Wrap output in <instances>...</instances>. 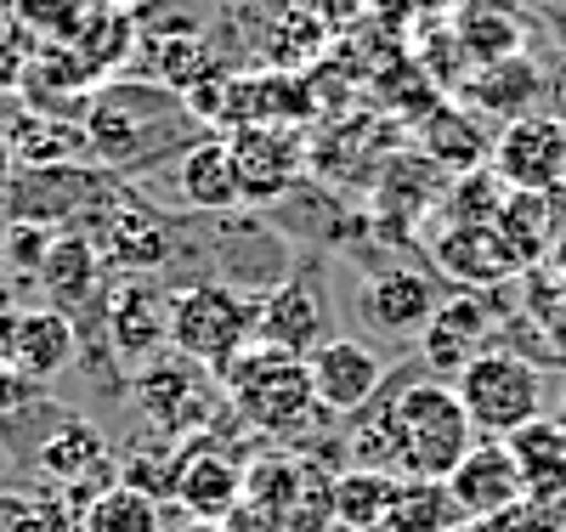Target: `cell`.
<instances>
[{"instance_id":"cell-4","label":"cell","mask_w":566,"mask_h":532,"mask_svg":"<svg viewBox=\"0 0 566 532\" xmlns=\"http://www.w3.org/2000/svg\"><path fill=\"white\" fill-rule=\"evenodd\" d=\"M244 346H255V295L227 283H181L170 289V352L210 368L216 379Z\"/></svg>"},{"instance_id":"cell-31","label":"cell","mask_w":566,"mask_h":532,"mask_svg":"<svg viewBox=\"0 0 566 532\" xmlns=\"http://www.w3.org/2000/svg\"><path fill=\"white\" fill-rule=\"evenodd\" d=\"M80 532H165V504L114 481V488H103L80 510Z\"/></svg>"},{"instance_id":"cell-1","label":"cell","mask_w":566,"mask_h":532,"mask_svg":"<svg viewBox=\"0 0 566 532\" xmlns=\"http://www.w3.org/2000/svg\"><path fill=\"white\" fill-rule=\"evenodd\" d=\"M80 131L91 142V165L125 176H142L154 165H176L199 136H210L176 91L154 85V80H108L85 96L80 108Z\"/></svg>"},{"instance_id":"cell-12","label":"cell","mask_w":566,"mask_h":532,"mask_svg":"<svg viewBox=\"0 0 566 532\" xmlns=\"http://www.w3.org/2000/svg\"><path fill=\"white\" fill-rule=\"evenodd\" d=\"M323 341H328L323 272H290V278H277L272 289H261V295H255V346L306 357Z\"/></svg>"},{"instance_id":"cell-16","label":"cell","mask_w":566,"mask_h":532,"mask_svg":"<svg viewBox=\"0 0 566 532\" xmlns=\"http://www.w3.org/2000/svg\"><path fill=\"white\" fill-rule=\"evenodd\" d=\"M437 301H442V283L419 267H386L357 289L363 323L374 334H386V341H419V328L431 323Z\"/></svg>"},{"instance_id":"cell-23","label":"cell","mask_w":566,"mask_h":532,"mask_svg":"<svg viewBox=\"0 0 566 532\" xmlns=\"http://www.w3.org/2000/svg\"><path fill=\"white\" fill-rule=\"evenodd\" d=\"M453 40H459L470 69L499 63V58H522L527 52V12L515 0H459Z\"/></svg>"},{"instance_id":"cell-7","label":"cell","mask_w":566,"mask_h":532,"mask_svg":"<svg viewBox=\"0 0 566 532\" xmlns=\"http://www.w3.org/2000/svg\"><path fill=\"white\" fill-rule=\"evenodd\" d=\"M130 403L136 414L148 419L159 437H199V430L216 425V374L199 368V363H187L176 352H159L148 363H136L130 374Z\"/></svg>"},{"instance_id":"cell-25","label":"cell","mask_w":566,"mask_h":532,"mask_svg":"<svg viewBox=\"0 0 566 532\" xmlns=\"http://www.w3.org/2000/svg\"><path fill=\"white\" fill-rule=\"evenodd\" d=\"M7 148L18 159V170H45V165H91V142L80 131V119L69 114H18L7 125Z\"/></svg>"},{"instance_id":"cell-28","label":"cell","mask_w":566,"mask_h":532,"mask_svg":"<svg viewBox=\"0 0 566 532\" xmlns=\"http://www.w3.org/2000/svg\"><path fill=\"white\" fill-rule=\"evenodd\" d=\"M40 470L52 476V481H85V476H108L114 470V453H108V437H103V425H91V419H69L57 425L52 437L40 442Z\"/></svg>"},{"instance_id":"cell-21","label":"cell","mask_w":566,"mask_h":532,"mask_svg":"<svg viewBox=\"0 0 566 532\" xmlns=\"http://www.w3.org/2000/svg\"><path fill=\"white\" fill-rule=\"evenodd\" d=\"M419 142V159L431 170H448V176H464V170H482L488 165V148H493V131L470 114L464 103H453V96H442V103L419 119L413 131Z\"/></svg>"},{"instance_id":"cell-38","label":"cell","mask_w":566,"mask_h":532,"mask_svg":"<svg viewBox=\"0 0 566 532\" xmlns=\"http://www.w3.org/2000/svg\"><path fill=\"white\" fill-rule=\"evenodd\" d=\"M176 532H227V526H221V521H181Z\"/></svg>"},{"instance_id":"cell-33","label":"cell","mask_w":566,"mask_h":532,"mask_svg":"<svg viewBox=\"0 0 566 532\" xmlns=\"http://www.w3.org/2000/svg\"><path fill=\"white\" fill-rule=\"evenodd\" d=\"M119 470H125L119 488H136L142 499H154V504H165L176 493V453L170 448H136Z\"/></svg>"},{"instance_id":"cell-22","label":"cell","mask_w":566,"mask_h":532,"mask_svg":"<svg viewBox=\"0 0 566 532\" xmlns=\"http://www.w3.org/2000/svg\"><path fill=\"white\" fill-rule=\"evenodd\" d=\"M170 187H176V199L187 205V216H232V210H244L227 136H199L193 148L170 165Z\"/></svg>"},{"instance_id":"cell-2","label":"cell","mask_w":566,"mask_h":532,"mask_svg":"<svg viewBox=\"0 0 566 532\" xmlns=\"http://www.w3.org/2000/svg\"><path fill=\"white\" fill-rule=\"evenodd\" d=\"M470 442H476V430H470L464 403L448 379H431L419 368L391 379V459H397V476L448 481L453 465L470 453Z\"/></svg>"},{"instance_id":"cell-18","label":"cell","mask_w":566,"mask_h":532,"mask_svg":"<svg viewBox=\"0 0 566 532\" xmlns=\"http://www.w3.org/2000/svg\"><path fill=\"white\" fill-rule=\"evenodd\" d=\"M187 521H227V510L244 499V459L199 442L193 453H176V493Z\"/></svg>"},{"instance_id":"cell-3","label":"cell","mask_w":566,"mask_h":532,"mask_svg":"<svg viewBox=\"0 0 566 532\" xmlns=\"http://www.w3.org/2000/svg\"><path fill=\"white\" fill-rule=\"evenodd\" d=\"M227 385V403L250 430L261 437H301L306 425L328 419L312 397V374L306 357L295 352H272V346H244L239 357L227 363L221 374Z\"/></svg>"},{"instance_id":"cell-29","label":"cell","mask_w":566,"mask_h":532,"mask_svg":"<svg viewBox=\"0 0 566 532\" xmlns=\"http://www.w3.org/2000/svg\"><path fill=\"white\" fill-rule=\"evenodd\" d=\"M391 499H397V476L391 470L346 465L335 476V532H386Z\"/></svg>"},{"instance_id":"cell-20","label":"cell","mask_w":566,"mask_h":532,"mask_svg":"<svg viewBox=\"0 0 566 532\" xmlns=\"http://www.w3.org/2000/svg\"><path fill=\"white\" fill-rule=\"evenodd\" d=\"M7 357H12V368L29 379V385H45V379H57L69 363H74V352H80V334H74V317L69 312H57V306H45V312H18L12 323H7Z\"/></svg>"},{"instance_id":"cell-36","label":"cell","mask_w":566,"mask_h":532,"mask_svg":"<svg viewBox=\"0 0 566 532\" xmlns=\"http://www.w3.org/2000/svg\"><path fill=\"white\" fill-rule=\"evenodd\" d=\"M12 176H18V159H12V148H7V131H0V199H7Z\"/></svg>"},{"instance_id":"cell-15","label":"cell","mask_w":566,"mask_h":532,"mask_svg":"<svg viewBox=\"0 0 566 532\" xmlns=\"http://www.w3.org/2000/svg\"><path fill=\"white\" fill-rule=\"evenodd\" d=\"M431 261L453 289H464V295H493V289L522 278V261L510 255L499 227H437L431 232Z\"/></svg>"},{"instance_id":"cell-26","label":"cell","mask_w":566,"mask_h":532,"mask_svg":"<svg viewBox=\"0 0 566 532\" xmlns=\"http://www.w3.org/2000/svg\"><path fill=\"white\" fill-rule=\"evenodd\" d=\"M515 470H522L527 499H566V430L544 414L533 425H522L515 437H504Z\"/></svg>"},{"instance_id":"cell-34","label":"cell","mask_w":566,"mask_h":532,"mask_svg":"<svg viewBox=\"0 0 566 532\" xmlns=\"http://www.w3.org/2000/svg\"><path fill=\"white\" fill-rule=\"evenodd\" d=\"M52 238L57 232H45V227H23V221H7V238H0V255H7L18 272H40V261H45V250H52Z\"/></svg>"},{"instance_id":"cell-11","label":"cell","mask_w":566,"mask_h":532,"mask_svg":"<svg viewBox=\"0 0 566 532\" xmlns=\"http://www.w3.org/2000/svg\"><path fill=\"white\" fill-rule=\"evenodd\" d=\"M488 170L510 187V192H549L566 176V119L555 108H533L522 119L499 125L493 148H488Z\"/></svg>"},{"instance_id":"cell-35","label":"cell","mask_w":566,"mask_h":532,"mask_svg":"<svg viewBox=\"0 0 566 532\" xmlns=\"http://www.w3.org/2000/svg\"><path fill=\"white\" fill-rule=\"evenodd\" d=\"M221 526H227V532H283V521H277L272 510H261V504H250V499H239V504H232Z\"/></svg>"},{"instance_id":"cell-40","label":"cell","mask_w":566,"mask_h":532,"mask_svg":"<svg viewBox=\"0 0 566 532\" xmlns=\"http://www.w3.org/2000/svg\"><path fill=\"white\" fill-rule=\"evenodd\" d=\"M560 199H566V176H560Z\"/></svg>"},{"instance_id":"cell-13","label":"cell","mask_w":566,"mask_h":532,"mask_svg":"<svg viewBox=\"0 0 566 532\" xmlns=\"http://www.w3.org/2000/svg\"><path fill=\"white\" fill-rule=\"evenodd\" d=\"M306 374H312L317 408L328 419H346V414H357L391 379V363L374 352L368 341H357V334H328L323 346L306 352Z\"/></svg>"},{"instance_id":"cell-39","label":"cell","mask_w":566,"mask_h":532,"mask_svg":"<svg viewBox=\"0 0 566 532\" xmlns=\"http://www.w3.org/2000/svg\"><path fill=\"white\" fill-rule=\"evenodd\" d=\"M549 419H555V425L566 430V385H560V397H555V414H549Z\"/></svg>"},{"instance_id":"cell-5","label":"cell","mask_w":566,"mask_h":532,"mask_svg":"<svg viewBox=\"0 0 566 532\" xmlns=\"http://www.w3.org/2000/svg\"><path fill=\"white\" fill-rule=\"evenodd\" d=\"M453 392L464 403V419L476 437H515L522 425L544 419L549 397H544V368L533 357H522L515 346H493L482 352L476 363H470L459 379H453Z\"/></svg>"},{"instance_id":"cell-14","label":"cell","mask_w":566,"mask_h":532,"mask_svg":"<svg viewBox=\"0 0 566 532\" xmlns=\"http://www.w3.org/2000/svg\"><path fill=\"white\" fill-rule=\"evenodd\" d=\"M108 346L125 363H148L170 352V289L159 278H119L114 295L103 301Z\"/></svg>"},{"instance_id":"cell-8","label":"cell","mask_w":566,"mask_h":532,"mask_svg":"<svg viewBox=\"0 0 566 532\" xmlns=\"http://www.w3.org/2000/svg\"><path fill=\"white\" fill-rule=\"evenodd\" d=\"M80 232L97 244V255H103V267L114 278H165L170 250H176L170 216L159 205H148L142 192H130V187H119Z\"/></svg>"},{"instance_id":"cell-19","label":"cell","mask_w":566,"mask_h":532,"mask_svg":"<svg viewBox=\"0 0 566 532\" xmlns=\"http://www.w3.org/2000/svg\"><path fill=\"white\" fill-rule=\"evenodd\" d=\"M538 96H544V74L533 69V58H499V63H482V69H470L453 91V103H464L476 119H522L538 108Z\"/></svg>"},{"instance_id":"cell-24","label":"cell","mask_w":566,"mask_h":532,"mask_svg":"<svg viewBox=\"0 0 566 532\" xmlns=\"http://www.w3.org/2000/svg\"><path fill=\"white\" fill-rule=\"evenodd\" d=\"M499 238L510 244V255L527 267H538L549 255V244L566 232V199H560V187L549 192H504V205H499Z\"/></svg>"},{"instance_id":"cell-9","label":"cell","mask_w":566,"mask_h":532,"mask_svg":"<svg viewBox=\"0 0 566 532\" xmlns=\"http://www.w3.org/2000/svg\"><path fill=\"white\" fill-rule=\"evenodd\" d=\"M232 176H239V205L244 210H272L283 205V192H295L306 181V136L295 125H239L227 136Z\"/></svg>"},{"instance_id":"cell-27","label":"cell","mask_w":566,"mask_h":532,"mask_svg":"<svg viewBox=\"0 0 566 532\" xmlns=\"http://www.w3.org/2000/svg\"><path fill=\"white\" fill-rule=\"evenodd\" d=\"M103 272L108 267H103L97 244H91L80 227L57 232L52 250H45V261H40V283H45V295H57V306L91 301V295H97V283H103Z\"/></svg>"},{"instance_id":"cell-17","label":"cell","mask_w":566,"mask_h":532,"mask_svg":"<svg viewBox=\"0 0 566 532\" xmlns=\"http://www.w3.org/2000/svg\"><path fill=\"white\" fill-rule=\"evenodd\" d=\"M448 493L459 504L464 521H493L515 504H527V488H522V470H515L510 448L493 442V437H476L470 442V453L453 465L448 476Z\"/></svg>"},{"instance_id":"cell-32","label":"cell","mask_w":566,"mask_h":532,"mask_svg":"<svg viewBox=\"0 0 566 532\" xmlns=\"http://www.w3.org/2000/svg\"><path fill=\"white\" fill-rule=\"evenodd\" d=\"M504 181L482 165V170H464V176H448V192H442V227H493L499 221V205H504Z\"/></svg>"},{"instance_id":"cell-6","label":"cell","mask_w":566,"mask_h":532,"mask_svg":"<svg viewBox=\"0 0 566 532\" xmlns=\"http://www.w3.org/2000/svg\"><path fill=\"white\" fill-rule=\"evenodd\" d=\"M125 181L103 165H45V170H18L7 199H0V216L23 221V227H45V232H63V227H85L97 216Z\"/></svg>"},{"instance_id":"cell-10","label":"cell","mask_w":566,"mask_h":532,"mask_svg":"<svg viewBox=\"0 0 566 532\" xmlns=\"http://www.w3.org/2000/svg\"><path fill=\"white\" fill-rule=\"evenodd\" d=\"M499 334H504V328H499V301H493V295H464V289H453V295L437 301L431 323L419 328V374L453 385L482 352H493Z\"/></svg>"},{"instance_id":"cell-37","label":"cell","mask_w":566,"mask_h":532,"mask_svg":"<svg viewBox=\"0 0 566 532\" xmlns=\"http://www.w3.org/2000/svg\"><path fill=\"white\" fill-rule=\"evenodd\" d=\"M544 261H549V267H555V272L566 278V232H560V238H555V244H549V255H544Z\"/></svg>"},{"instance_id":"cell-30","label":"cell","mask_w":566,"mask_h":532,"mask_svg":"<svg viewBox=\"0 0 566 532\" xmlns=\"http://www.w3.org/2000/svg\"><path fill=\"white\" fill-rule=\"evenodd\" d=\"M464 526H470V521L459 515L448 481H419V476H402V481H397L386 532H464Z\"/></svg>"}]
</instances>
